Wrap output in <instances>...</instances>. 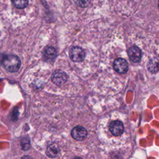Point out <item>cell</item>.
<instances>
[{
    "mask_svg": "<svg viewBox=\"0 0 159 159\" xmlns=\"http://www.w3.org/2000/svg\"><path fill=\"white\" fill-rule=\"evenodd\" d=\"M13 5L18 9H24L28 5V0H11Z\"/></svg>",
    "mask_w": 159,
    "mask_h": 159,
    "instance_id": "cell-11",
    "label": "cell"
},
{
    "mask_svg": "<svg viewBox=\"0 0 159 159\" xmlns=\"http://www.w3.org/2000/svg\"><path fill=\"white\" fill-rule=\"evenodd\" d=\"M114 70L119 73L124 74L129 69V65L127 61L122 58H117L114 60L113 63Z\"/></svg>",
    "mask_w": 159,
    "mask_h": 159,
    "instance_id": "cell-3",
    "label": "cell"
},
{
    "mask_svg": "<svg viewBox=\"0 0 159 159\" xmlns=\"http://www.w3.org/2000/svg\"><path fill=\"white\" fill-rule=\"evenodd\" d=\"M71 136L72 137L76 140H84L88 134L87 130L86 129L82 126H76L71 130Z\"/></svg>",
    "mask_w": 159,
    "mask_h": 159,
    "instance_id": "cell-4",
    "label": "cell"
},
{
    "mask_svg": "<svg viewBox=\"0 0 159 159\" xmlns=\"http://www.w3.org/2000/svg\"><path fill=\"white\" fill-rule=\"evenodd\" d=\"M70 57L75 62H80L84 60L85 57V52L79 47H73L70 50Z\"/></svg>",
    "mask_w": 159,
    "mask_h": 159,
    "instance_id": "cell-2",
    "label": "cell"
},
{
    "mask_svg": "<svg viewBox=\"0 0 159 159\" xmlns=\"http://www.w3.org/2000/svg\"><path fill=\"white\" fill-rule=\"evenodd\" d=\"M2 64L4 68L9 72H16L20 66V58L14 55H9L5 56L2 60Z\"/></svg>",
    "mask_w": 159,
    "mask_h": 159,
    "instance_id": "cell-1",
    "label": "cell"
},
{
    "mask_svg": "<svg viewBox=\"0 0 159 159\" xmlns=\"http://www.w3.org/2000/svg\"><path fill=\"white\" fill-rule=\"evenodd\" d=\"M59 149L58 147L57 144H50L47 147V150H46V154L51 158H55L57 157L58 155Z\"/></svg>",
    "mask_w": 159,
    "mask_h": 159,
    "instance_id": "cell-8",
    "label": "cell"
},
{
    "mask_svg": "<svg viewBox=\"0 0 159 159\" xmlns=\"http://www.w3.org/2000/svg\"><path fill=\"white\" fill-rule=\"evenodd\" d=\"M158 7H159V1H158Z\"/></svg>",
    "mask_w": 159,
    "mask_h": 159,
    "instance_id": "cell-13",
    "label": "cell"
},
{
    "mask_svg": "<svg viewBox=\"0 0 159 159\" xmlns=\"http://www.w3.org/2000/svg\"><path fill=\"white\" fill-rule=\"evenodd\" d=\"M148 70L153 73H155L159 71V60L157 58L151 59L147 65Z\"/></svg>",
    "mask_w": 159,
    "mask_h": 159,
    "instance_id": "cell-9",
    "label": "cell"
},
{
    "mask_svg": "<svg viewBox=\"0 0 159 159\" xmlns=\"http://www.w3.org/2000/svg\"><path fill=\"white\" fill-rule=\"evenodd\" d=\"M109 130L114 136H119L124 132V125L119 120L112 121L109 125Z\"/></svg>",
    "mask_w": 159,
    "mask_h": 159,
    "instance_id": "cell-5",
    "label": "cell"
},
{
    "mask_svg": "<svg viewBox=\"0 0 159 159\" xmlns=\"http://www.w3.org/2000/svg\"><path fill=\"white\" fill-rule=\"evenodd\" d=\"M52 80L55 84L60 86L66 82L67 76L65 72L61 70H57L52 75Z\"/></svg>",
    "mask_w": 159,
    "mask_h": 159,
    "instance_id": "cell-7",
    "label": "cell"
},
{
    "mask_svg": "<svg viewBox=\"0 0 159 159\" xmlns=\"http://www.w3.org/2000/svg\"><path fill=\"white\" fill-rule=\"evenodd\" d=\"M128 55L130 60L134 63H138L141 60L142 52L137 46L131 47L128 51Z\"/></svg>",
    "mask_w": 159,
    "mask_h": 159,
    "instance_id": "cell-6",
    "label": "cell"
},
{
    "mask_svg": "<svg viewBox=\"0 0 159 159\" xmlns=\"http://www.w3.org/2000/svg\"><path fill=\"white\" fill-rule=\"evenodd\" d=\"M44 56L45 58L48 60H53L57 56V52L55 49L52 47H47L44 51Z\"/></svg>",
    "mask_w": 159,
    "mask_h": 159,
    "instance_id": "cell-10",
    "label": "cell"
},
{
    "mask_svg": "<svg viewBox=\"0 0 159 159\" xmlns=\"http://www.w3.org/2000/svg\"><path fill=\"white\" fill-rule=\"evenodd\" d=\"M75 1L78 6L82 7H85L89 4L91 0H75Z\"/></svg>",
    "mask_w": 159,
    "mask_h": 159,
    "instance_id": "cell-12",
    "label": "cell"
}]
</instances>
